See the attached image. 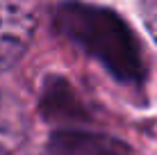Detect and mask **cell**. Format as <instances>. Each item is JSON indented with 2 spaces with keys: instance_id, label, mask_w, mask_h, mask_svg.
<instances>
[{
  "instance_id": "1",
  "label": "cell",
  "mask_w": 157,
  "mask_h": 155,
  "mask_svg": "<svg viewBox=\"0 0 157 155\" xmlns=\"http://www.w3.org/2000/svg\"><path fill=\"white\" fill-rule=\"evenodd\" d=\"M36 30L34 12L21 0H0V71L23 60Z\"/></svg>"
}]
</instances>
